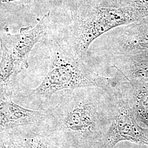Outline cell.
Listing matches in <instances>:
<instances>
[{
    "label": "cell",
    "instance_id": "obj_3",
    "mask_svg": "<svg viewBox=\"0 0 148 148\" xmlns=\"http://www.w3.org/2000/svg\"><path fill=\"white\" fill-rule=\"evenodd\" d=\"M72 11L70 37L67 43L74 53L84 59L90 45L108 32L132 23L138 14L132 7H92L77 4Z\"/></svg>",
    "mask_w": 148,
    "mask_h": 148
},
{
    "label": "cell",
    "instance_id": "obj_1",
    "mask_svg": "<svg viewBox=\"0 0 148 148\" xmlns=\"http://www.w3.org/2000/svg\"><path fill=\"white\" fill-rule=\"evenodd\" d=\"M57 113L69 148L96 147L104 137L114 115L111 95L97 87L65 90Z\"/></svg>",
    "mask_w": 148,
    "mask_h": 148
},
{
    "label": "cell",
    "instance_id": "obj_4",
    "mask_svg": "<svg viewBox=\"0 0 148 148\" xmlns=\"http://www.w3.org/2000/svg\"><path fill=\"white\" fill-rule=\"evenodd\" d=\"M114 115L104 137L95 148H114L121 142L128 141L148 147V128L138 123L127 95L125 81L120 79L111 93Z\"/></svg>",
    "mask_w": 148,
    "mask_h": 148
},
{
    "label": "cell",
    "instance_id": "obj_7",
    "mask_svg": "<svg viewBox=\"0 0 148 148\" xmlns=\"http://www.w3.org/2000/svg\"><path fill=\"white\" fill-rule=\"evenodd\" d=\"M112 66L131 82L148 81V57L134 54L113 57Z\"/></svg>",
    "mask_w": 148,
    "mask_h": 148
},
{
    "label": "cell",
    "instance_id": "obj_15",
    "mask_svg": "<svg viewBox=\"0 0 148 148\" xmlns=\"http://www.w3.org/2000/svg\"><path fill=\"white\" fill-rule=\"evenodd\" d=\"M3 148H12L10 146H9V145H4L3 146Z\"/></svg>",
    "mask_w": 148,
    "mask_h": 148
},
{
    "label": "cell",
    "instance_id": "obj_2",
    "mask_svg": "<svg viewBox=\"0 0 148 148\" xmlns=\"http://www.w3.org/2000/svg\"><path fill=\"white\" fill-rule=\"evenodd\" d=\"M49 42L51 63L48 73L31 95L49 99L56 93L65 90L97 87L109 93L114 90L118 78L105 77L90 70L68 43H61L53 39Z\"/></svg>",
    "mask_w": 148,
    "mask_h": 148
},
{
    "label": "cell",
    "instance_id": "obj_6",
    "mask_svg": "<svg viewBox=\"0 0 148 148\" xmlns=\"http://www.w3.org/2000/svg\"><path fill=\"white\" fill-rule=\"evenodd\" d=\"M46 116L43 111L23 108L0 96V127H10L26 124L31 121Z\"/></svg>",
    "mask_w": 148,
    "mask_h": 148
},
{
    "label": "cell",
    "instance_id": "obj_10",
    "mask_svg": "<svg viewBox=\"0 0 148 148\" xmlns=\"http://www.w3.org/2000/svg\"><path fill=\"white\" fill-rule=\"evenodd\" d=\"M25 143L27 148H68L60 147L44 139L37 138L25 139Z\"/></svg>",
    "mask_w": 148,
    "mask_h": 148
},
{
    "label": "cell",
    "instance_id": "obj_16",
    "mask_svg": "<svg viewBox=\"0 0 148 148\" xmlns=\"http://www.w3.org/2000/svg\"><path fill=\"white\" fill-rule=\"evenodd\" d=\"M93 148V147H90V148Z\"/></svg>",
    "mask_w": 148,
    "mask_h": 148
},
{
    "label": "cell",
    "instance_id": "obj_11",
    "mask_svg": "<svg viewBox=\"0 0 148 148\" xmlns=\"http://www.w3.org/2000/svg\"><path fill=\"white\" fill-rule=\"evenodd\" d=\"M127 6L132 7L138 16L148 14V0H129Z\"/></svg>",
    "mask_w": 148,
    "mask_h": 148
},
{
    "label": "cell",
    "instance_id": "obj_9",
    "mask_svg": "<svg viewBox=\"0 0 148 148\" xmlns=\"http://www.w3.org/2000/svg\"><path fill=\"white\" fill-rule=\"evenodd\" d=\"M2 57L0 61V89L7 92L11 88L14 79L18 74L16 69L14 59L11 50L7 47L1 37Z\"/></svg>",
    "mask_w": 148,
    "mask_h": 148
},
{
    "label": "cell",
    "instance_id": "obj_12",
    "mask_svg": "<svg viewBox=\"0 0 148 148\" xmlns=\"http://www.w3.org/2000/svg\"><path fill=\"white\" fill-rule=\"evenodd\" d=\"M99 2V5L101 7L121 8L127 6L129 0H100Z\"/></svg>",
    "mask_w": 148,
    "mask_h": 148
},
{
    "label": "cell",
    "instance_id": "obj_8",
    "mask_svg": "<svg viewBox=\"0 0 148 148\" xmlns=\"http://www.w3.org/2000/svg\"><path fill=\"white\" fill-rule=\"evenodd\" d=\"M127 95L135 116L148 128V84L125 81Z\"/></svg>",
    "mask_w": 148,
    "mask_h": 148
},
{
    "label": "cell",
    "instance_id": "obj_5",
    "mask_svg": "<svg viewBox=\"0 0 148 148\" xmlns=\"http://www.w3.org/2000/svg\"><path fill=\"white\" fill-rule=\"evenodd\" d=\"M49 13L45 15L35 27L21 28L20 32L11 37V52L18 73L28 68V57L32 49L47 31Z\"/></svg>",
    "mask_w": 148,
    "mask_h": 148
},
{
    "label": "cell",
    "instance_id": "obj_13",
    "mask_svg": "<svg viewBox=\"0 0 148 148\" xmlns=\"http://www.w3.org/2000/svg\"><path fill=\"white\" fill-rule=\"evenodd\" d=\"M17 1H21V0H0V5L8 2H12Z\"/></svg>",
    "mask_w": 148,
    "mask_h": 148
},
{
    "label": "cell",
    "instance_id": "obj_14",
    "mask_svg": "<svg viewBox=\"0 0 148 148\" xmlns=\"http://www.w3.org/2000/svg\"><path fill=\"white\" fill-rule=\"evenodd\" d=\"M86 0H79V2L78 3H81V2H86Z\"/></svg>",
    "mask_w": 148,
    "mask_h": 148
}]
</instances>
